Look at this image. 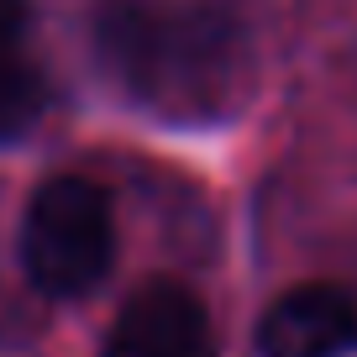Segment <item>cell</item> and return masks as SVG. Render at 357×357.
I'll return each mask as SVG.
<instances>
[{"mask_svg": "<svg viewBox=\"0 0 357 357\" xmlns=\"http://www.w3.org/2000/svg\"><path fill=\"white\" fill-rule=\"evenodd\" d=\"M95 53L126 100L174 126L231 121L257 84L242 22L200 0H111L95 16Z\"/></svg>", "mask_w": 357, "mask_h": 357, "instance_id": "6da1fadb", "label": "cell"}, {"mask_svg": "<svg viewBox=\"0 0 357 357\" xmlns=\"http://www.w3.org/2000/svg\"><path fill=\"white\" fill-rule=\"evenodd\" d=\"M116 263V215L100 184L53 174L37 184L22 215V268L37 294L79 300L100 289Z\"/></svg>", "mask_w": 357, "mask_h": 357, "instance_id": "7a4b0ae2", "label": "cell"}, {"mask_svg": "<svg viewBox=\"0 0 357 357\" xmlns=\"http://www.w3.org/2000/svg\"><path fill=\"white\" fill-rule=\"evenodd\" d=\"M105 357H215V326L184 284L153 279L116 310Z\"/></svg>", "mask_w": 357, "mask_h": 357, "instance_id": "3957f363", "label": "cell"}, {"mask_svg": "<svg viewBox=\"0 0 357 357\" xmlns=\"http://www.w3.org/2000/svg\"><path fill=\"white\" fill-rule=\"evenodd\" d=\"M357 352V305L336 284H300L268 305L257 357H347Z\"/></svg>", "mask_w": 357, "mask_h": 357, "instance_id": "277c9868", "label": "cell"}, {"mask_svg": "<svg viewBox=\"0 0 357 357\" xmlns=\"http://www.w3.org/2000/svg\"><path fill=\"white\" fill-rule=\"evenodd\" d=\"M47 111V84L32 63L0 53V147L26 137L37 126V116Z\"/></svg>", "mask_w": 357, "mask_h": 357, "instance_id": "5b68a950", "label": "cell"}, {"mask_svg": "<svg viewBox=\"0 0 357 357\" xmlns=\"http://www.w3.org/2000/svg\"><path fill=\"white\" fill-rule=\"evenodd\" d=\"M26 32V0H0V53Z\"/></svg>", "mask_w": 357, "mask_h": 357, "instance_id": "8992f818", "label": "cell"}]
</instances>
